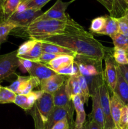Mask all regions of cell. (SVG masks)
<instances>
[{"label":"cell","instance_id":"46","mask_svg":"<svg viewBox=\"0 0 128 129\" xmlns=\"http://www.w3.org/2000/svg\"><path fill=\"white\" fill-rule=\"evenodd\" d=\"M82 129H87V127H86V126H85V125H84V126L82 127Z\"/></svg>","mask_w":128,"mask_h":129},{"label":"cell","instance_id":"3","mask_svg":"<svg viewBox=\"0 0 128 129\" xmlns=\"http://www.w3.org/2000/svg\"><path fill=\"white\" fill-rule=\"evenodd\" d=\"M74 62L79 68L80 74L86 79L91 94L93 89L105 80L102 60L77 55Z\"/></svg>","mask_w":128,"mask_h":129},{"label":"cell","instance_id":"18","mask_svg":"<svg viewBox=\"0 0 128 129\" xmlns=\"http://www.w3.org/2000/svg\"><path fill=\"white\" fill-rule=\"evenodd\" d=\"M75 57L70 55H60L45 65L47 66L56 73L61 69L65 68L74 63Z\"/></svg>","mask_w":128,"mask_h":129},{"label":"cell","instance_id":"7","mask_svg":"<svg viewBox=\"0 0 128 129\" xmlns=\"http://www.w3.org/2000/svg\"><path fill=\"white\" fill-rule=\"evenodd\" d=\"M20 65L17 50L0 55V82L15 74Z\"/></svg>","mask_w":128,"mask_h":129},{"label":"cell","instance_id":"29","mask_svg":"<svg viewBox=\"0 0 128 129\" xmlns=\"http://www.w3.org/2000/svg\"><path fill=\"white\" fill-rule=\"evenodd\" d=\"M114 47L123 49L125 52L128 51V37L118 33L111 38Z\"/></svg>","mask_w":128,"mask_h":129},{"label":"cell","instance_id":"12","mask_svg":"<svg viewBox=\"0 0 128 129\" xmlns=\"http://www.w3.org/2000/svg\"><path fill=\"white\" fill-rule=\"evenodd\" d=\"M69 76L60 75L56 74V75L45 79L40 83V90L43 92L53 94L58 89H60L64 83L66 82Z\"/></svg>","mask_w":128,"mask_h":129},{"label":"cell","instance_id":"2","mask_svg":"<svg viewBox=\"0 0 128 129\" xmlns=\"http://www.w3.org/2000/svg\"><path fill=\"white\" fill-rule=\"evenodd\" d=\"M83 30H84V28L74 20L70 21L41 20H35L26 27L16 28L11 34L20 37H27L30 39L41 40L50 37Z\"/></svg>","mask_w":128,"mask_h":129},{"label":"cell","instance_id":"6","mask_svg":"<svg viewBox=\"0 0 128 129\" xmlns=\"http://www.w3.org/2000/svg\"><path fill=\"white\" fill-rule=\"evenodd\" d=\"M74 1L75 0L63 2L62 0H56L55 3L49 10L44 12L35 20H55L63 21H71L72 19L65 13V11L68 6Z\"/></svg>","mask_w":128,"mask_h":129},{"label":"cell","instance_id":"40","mask_svg":"<svg viewBox=\"0 0 128 129\" xmlns=\"http://www.w3.org/2000/svg\"><path fill=\"white\" fill-rule=\"evenodd\" d=\"M100 4L103 5L109 12V14L112 12L113 6H114V0H97Z\"/></svg>","mask_w":128,"mask_h":129},{"label":"cell","instance_id":"37","mask_svg":"<svg viewBox=\"0 0 128 129\" xmlns=\"http://www.w3.org/2000/svg\"><path fill=\"white\" fill-rule=\"evenodd\" d=\"M58 55H60L50 54V53L47 52H42L41 55H40V57L36 60V62H38L43 63V64H47V63H48L49 62L51 61V60H52L53 59L56 58V57L58 56Z\"/></svg>","mask_w":128,"mask_h":129},{"label":"cell","instance_id":"43","mask_svg":"<svg viewBox=\"0 0 128 129\" xmlns=\"http://www.w3.org/2000/svg\"><path fill=\"white\" fill-rule=\"evenodd\" d=\"M87 129H102L101 127L92 119L89 118V120L85 123Z\"/></svg>","mask_w":128,"mask_h":129},{"label":"cell","instance_id":"47","mask_svg":"<svg viewBox=\"0 0 128 129\" xmlns=\"http://www.w3.org/2000/svg\"><path fill=\"white\" fill-rule=\"evenodd\" d=\"M126 3H127V5L128 6V0H126Z\"/></svg>","mask_w":128,"mask_h":129},{"label":"cell","instance_id":"33","mask_svg":"<svg viewBox=\"0 0 128 129\" xmlns=\"http://www.w3.org/2000/svg\"><path fill=\"white\" fill-rule=\"evenodd\" d=\"M56 74L69 77L72 76L78 75V74H80V72H79V69L77 65L74 62V63L69 65V66L66 67L65 68H63V69L58 71Z\"/></svg>","mask_w":128,"mask_h":129},{"label":"cell","instance_id":"4","mask_svg":"<svg viewBox=\"0 0 128 129\" xmlns=\"http://www.w3.org/2000/svg\"><path fill=\"white\" fill-rule=\"evenodd\" d=\"M54 108L53 94L43 92L31 110L35 129H44V126Z\"/></svg>","mask_w":128,"mask_h":129},{"label":"cell","instance_id":"38","mask_svg":"<svg viewBox=\"0 0 128 129\" xmlns=\"http://www.w3.org/2000/svg\"><path fill=\"white\" fill-rule=\"evenodd\" d=\"M119 26V33L128 37V25L119 18H116Z\"/></svg>","mask_w":128,"mask_h":129},{"label":"cell","instance_id":"8","mask_svg":"<svg viewBox=\"0 0 128 129\" xmlns=\"http://www.w3.org/2000/svg\"><path fill=\"white\" fill-rule=\"evenodd\" d=\"M113 49L107 48L105 52L104 78L108 88L112 93L114 92L117 82V63L112 56Z\"/></svg>","mask_w":128,"mask_h":129},{"label":"cell","instance_id":"36","mask_svg":"<svg viewBox=\"0 0 128 129\" xmlns=\"http://www.w3.org/2000/svg\"><path fill=\"white\" fill-rule=\"evenodd\" d=\"M119 127L122 129H128V105H124L122 109Z\"/></svg>","mask_w":128,"mask_h":129},{"label":"cell","instance_id":"24","mask_svg":"<svg viewBox=\"0 0 128 129\" xmlns=\"http://www.w3.org/2000/svg\"><path fill=\"white\" fill-rule=\"evenodd\" d=\"M30 76H18L17 79L12 84L7 87L16 94H21L30 79Z\"/></svg>","mask_w":128,"mask_h":129},{"label":"cell","instance_id":"25","mask_svg":"<svg viewBox=\"0 0 128 129\" xmlns=\"http://www.w3.org/2000/svg\"><path fill=\"white\" fill-rule=\"evenodd\" d=\"M42 53L41 49V42L40 40H37L33 47L30 50L28 53L25 55L20 57V59H26V60H30V61L36 62V60L40 57Z\"/></svg>","mask_w":128,"mask_h":129},{"label":"cell","instance_id":"30","mask_svg":"<svg viewBox=\"0 0 128 129\" xmlns=\"http://www.w3.org/2000/svg\"><path fill=\"white\" fill-rule=\"evenodd\" d=\"M112 56L114 60L117 64L120 65H127L128 59L126 52L124 50L119 48H113Z\"/></svg>","mask_w":128,"mask_h":129},{"label":"cell","instance_id":"44","mask_svg":"<svg viewBox=\"0 0 128 129\" xmlns=\"http://www.w3.org/2000/svg\"><path fill=\"white\" fill-rule=\"evenodd\" d=\"M119 19L128 25V9L126 10V11L124 13V14L121 17L119 18Z\"/></svg>","mask_w":128,"mask_h":129},{"label":"cell","instance_id":"9","mask_svg":"<svg viewBox=\"0 0 128 129\" xmlns=\"http://www.w3.org/2000/svg\"><path fill=\"white\" fill-rule=\"evenodd\" d=\"M43 13V12H42L41 10L26 9L25 11L21 12H15L8 20V21L14 23L18 27H26L33 22Z\"/></svg>","mask_w":128,"mask_h":129},{"label":"cell","instance_id":"34","mask_svg":"<svg viewBox=\"0 0 128 129\" xmlns=\"http://www.w3.org/2000/svg\"><path fill=\"white\" fill-rule=\"evenodd\" d=\"M50 1L51 0H31L28 3L25 5V7L26 9L41 10V9Z\"/></svg>","mask_w":128,"mask_h":129},{"label":"cell","instance_id":"20","mask_svg":"<svg viewBox=\"0 0 128 129\" xmlns=\"http://www.w3.org/2000/svg\"><path fill=\"white\" fill-rule=\"evenodd\" d=\"M41 49L43 52L50 53L57 55H70L74 56L77 55L75 52L67 48L50 42H41Z\"/></svg>","mask_w":128,"mask_h":129},{"label":"cell","instance_id":"39","mask_svg":"<svg viewBox=\"0 0 128 129\" xmlns=\"http://www.w3.org/2000/svg\"><path fill=\"white\" fill-rule=\"evenodd\" d=\"M51 129H70L69 120L67 118L62 120L54 125Z\"/></svg>","mask_w":128,"mask_h":129},{"label":"cell","instance_id":"14","mask_svg":"<svg viewBox=\"0 0 128 129\" xmlns=\"http://www.w3.org/2000/svg\"><path fill=\"white\" fill-rule=\"evenodd\" d=\"M28 73L30 76L37 78L40 82L56 74L53 70L45 64L38 62H33L32 66Z\"/></svg>","mask_w":128,"mask_h":129},{"label":"cell","instance_id":"15","mask_svg":"<svg viewBox=\"0 0 128 129\" xmlns=\"http://www.w3.org/2000/svg\"><path fill=\"white\" fill-rule=\"evenodd\" d=\"M54 107L65 108L74 112V107L72 102L69 98L66 90V82L59 89H58L53 94Z\"/></svg>","mask_w":128,"mask_h":129},{"label":"cell","instance_id":"1","mask_svg":"<svg viewBox=\"0 0 128 129\" xmlns=\"http://www.w3.org/2000/svg\"><path fill=\"white\" fill-rule=\"evenodd\" d=\"M67 48L77 55L102 60L107 48L85 29L81 31L57 35L40 40Z\"/></svg>","mask_w":128,"mask_h":129},{"label":"cell","instance_id":"13","mask_svg":"<svg viewBox=\"0 0 128 129\" xmlns=\"http://www.w3.org/2000/svg\"><path fill=\"white\" fill-rule=\"evenodd\" d=\"M74 110L76 112V119L74 129H82L85 123L86 113L84 109V102L80 95H75L71 98Z\"/></svg>","mask_w":128,"mask_h":129},{"label":"cell","instance_id":"42","mask_svg":"<svg viewBox=\"0 0 128 129\" xmlns=\"http://www.w3.org/2000/svg\"><path fill=\"white\" fill-rule=\"evenodd\" d=\"M118 68H119V71H120V73L122 74V76L126 81V82L128 84V66L127 65H120V64H117Z\"/></svg>","mask_w":128,"mask_h":129},{"label":"cell","instance_id":"41","mask_svg":"<svg viewBox=\"0 0 128 129\" xmlns=\"http://www.w3.org/2000/svg\"><path fill=\"white\" fill-rule=\"evenodd\" d=\"M19 60H20V67H21L23 70L28 72L29 71H30V68H31V66H32L33 61L26 60V59H20V58H19Z\"/></svg>","mask_w":128,"mask_h":129},{"label":"cell","instance_id":"10","mask_svg":"<svg viewBox=\"0 0 128 129\" xmlns=\"http://www.w3.org/2000/svg\"><path fill=\"white\" fill-rule=\"evenodd\" d=\"M73 114L74 112L67 108L54 107L52 112L50 115L47 122L44 126V129H51L57 122L65 118H67L69 120L70 128L74 129L75 122L73 120Z\"/></svg>","mask_w":128,"mask_h":129},{"label":"cell","instance_id":"45","mask_svg":"<svg viewBox=\"0 0 128 129\" xmlns=\"http://www.w3.org/2000/svg\"><path fill=\"white\" fill-rule=\"evenodd\" d=\"M31 0H21V3L20 4H21V5H26V4L27 3H28L29 2H30V1H31Z\"/></svg>","mask_w":128,"mask_h":129},{"label":"cell","instance_id":"49","mask_svg":"<svg viewBox=\"0 0 128 129\" xmlns=\"http://www.w3.org/2000/svg\"><path fill=\"white\" fill-rule=\"evenodd\" d=\"M126 53H127V55H128V51H127V52H126Z\"/></svg>","mask_w":128,"mask_h":129},{"label":"cell","instance_id":"27","mask_svg":"<svg viewBox=\"0 0 128 129\" xmlns=\"http://www.w3.org/2000/svg\"><path fill=\"white\" fill-rule=\"evenodd\" d=\"M16 94L8 87L0 86V104L14 103Z\"/></svg>","mask_w":128,"mask_h":129},{"label":"cell","instance_id":"17","mask_svg":"<svg viewBox=\"0 0 128 129\" xmlns=\"http://www.w3.org/2000/svg\"><path fill=\"white\" fill-rule=\"evenodd\" d=\"M21 0H3L0 5V21L8 20L17 10Z\"/></svg>","mask_w":128,"mask_h":129},{"label":"cell","instance_id":"51","mask_svg":"<svg viewBox=\"0 0 128 129\" xmlns=\"http://www.w3.org/2000/svg\"><path fill=\"white\" fill-rule=\"evenodd\" d=\"M0 86H1V84H0Z\"/></svg>","mask_w":128,"mask_h":129},{"label":"cell","instance_id":"5","mask_svg":"<svg viewBox=\"0 0 128 129\" xmlns=\"http://www.w3.org/2000/svg\"><path fill=\"white\" fill-rule=\"evenodd\" d=\"M99 96L104 117V129H117L113 121L110 110V96L109 88L104 80L99 86Z\"/></svg>","mask_w":128,"mask_h":129},{"label":"cell","instance_id":"22","mask_svg":"<svg viewBox=\"0 0 128 129\" xmlns=\"http://www.w3.org/2000/svg\"><path fill=\"white\" fill-rule=\"evenodd\" d=\"M106 16V22L104 29L100 32V35H108L112 38L114 35L119 33V26L117 19L112 17L110 15Z\"/></svg>","mask_w":128,"mask_h":129},{"label":"cell","instance_id":"21","mask_svg":"<svg viewBox=\"0 0 128 129\" xmlns=\"http://www.w3.org/2000/svg\"><path fill=\"white\" fill-rule=\"evenodd\" d=\"M79 74L69 76L67 79L66 90L68 96L70 100L74 96L81 94V90H80V83H79Z\"/></svg>","mask_w":128,"mask_h":129},{"label":"cell","instance_id":"28","mask_svg":"<svg viewBox=\"0 0 128 129\" xmlns=\"http://www.w3.org/2000/svg\"><path fill=\"white\" fill-rule=\"evenodd\" d=\"M105 22H106V16L105 15L95 18L91 21V24H90V28H89L90 31L93 34H99L104 29Z\"/></svg>","mask_w":128,"mask_h":129},{"label":"cell","instance_id":"32","mask_svg":"<svg viewBox=\"0 0 128 129\" xmlns=\"http://www.w3.org/2000/svg\"><path fill=\"white\" fill-rule=\"evenodd\" d=\"M37 40H35V39H30V40H27L23 44H21L19 48L17 50V56L18 57L22 56V55H25L26 53L28 52L33 47L35 44L36 43Z\"/></svg>","mask_w":128,"mask_h":129},{"label":"cell","instance_id":"50","mask_svg":"<svg viewBox=\"0 0 128 129\" xmlns=\"http://www.w3.org/2000/svg\"><path fill=\"white\" fill-rule=\"evenodd\" d=\"M127 59H128V55H127ZM127 66H128V64H127Z\"/></svg>","mask_w":128,"mask_h":129},{"label":"cell","instance_id":"23","mask_svg":"<svg viewBox=\"0 0 128 129\" xmlns=\"http://www.w3.org/2000/svg\"><path fill=\"white\" fill-rule=\"evenodd\" d=\"M18 28L16 25L9 21H0V46L7 40L8 37L14 29Z\"/></svg>","mask_w":128,"mask_h":129},{"label":"cell","instance_id":"31","mask_svg":"<svg viewBox=\"0 0 128 129\" xmlns=\"http://www.w3.org/2000/svg\"><path fill=\"white\" fill-rule=\"evenodd\" d=\"M79 83H80V90H81V94H80V96L82 98L84 103L87 104L89 98L91 96L87 82L85 78L80 74L79 75Z\"/></svg>","mask_w":128,"mask_h":129},{"label":"cell","instance_id":"19","mask_svg":"<svg viewBox=\"0 0 128 129\" xmlns=\"http://www.w3.org/2000/svg\"><path fill=\"white\" fill-rule=\"evenodd\" d=\"M124 106V105L119 99V97L115 93H112V94L110 97V110H111V115L113 121L117 129L120 128L119 124H120V116H121L122 109Z\"/></svg>","mask_w":128,"mask_h":129},{"label":"cell","instance_id":"16","mask_svg":"<svg viewBox=\"0 0 128 129\" xmlns=\"http://www.w3.org/2000/svg\"><path fill=\"white\" fill-rule=\"evenodd\" d=\"M114 93L122 101L124 105H128V84L120 73L117 65V82Z\"/></svg>","mask_w":128,"mask_h":129},{"label":"cell","instance_id":"11","mask_svg":"<svg viewBox=\"0 0 128 129\" xmlns=\"http://www.w3.org/2000/svg\"><path fill=\"white\" fill-rule=\"evenodd\" d=\"M99 86L95 87L91 93L90 97L92 100V110L91 113L89 115V118L95 121L102 129H104V117L100 105Z\"/></svg>","mask_w":128,"mask_h":129},{"label":"cell","instance_id":"26","mask_svg":"<svg viewBox=\"0 0 128 129\" xmlns=\"http://www.w3.org/2000/svg\"><path fill=\"white\" fill-rule=\"evenodd\" d=\"M127 9L126 0H114L112 12L109 15L115 18H119L124 15Z\"/></svg>","mask_w":128,"mask_h":129},{"label":"cell","instance_id":"48","mask_svg":"<svg viewBox=\"0 0 128 129\" xmlns=\"http://www.w3.org/2000/svg\"><path fill=\"white\" fill-rule=\"evenodd\" d=\"M3 1V0H0V5H1V2H2Z\"/></svg>","mask_w":128,"mask_h":129},{"label":"cell","instance_id":"35","mask_svg":"<svg viewBox=\"0 0 128 129\" xmlns=\"http://www.w3.org/2000/svg\"><path fill=\"white\" fill-rule=\"evenodd\" d=\"M14 103L18 107H21L25 111L28 110L27 105V94H16Z\"/></svg>","mask_w":128,"mask_h":129}]
</instances>
